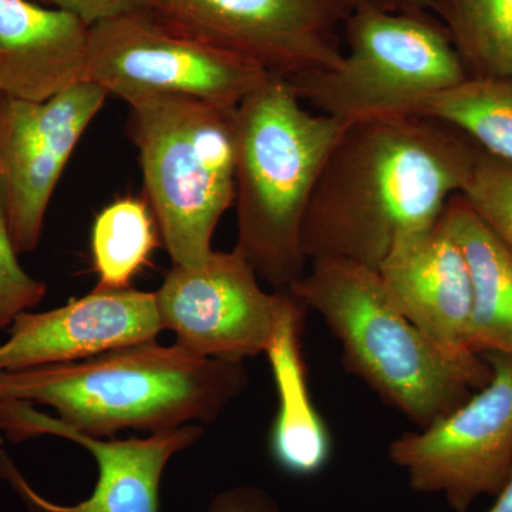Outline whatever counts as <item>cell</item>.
I'll return each instance as SVG.
<instances>
[{
  "label": "cell",
  "mask_w": 512,
  "mask_h": 512,
  "mask_svg": "<svg viewBox=\"0 0 512 512\" xmlns=\"http://www.w3.org/2000/svg\"><path fill=\"white\" fill-rule=\"evenodd\" d=\"M268 77L256 64L188 35L144 5L90 26L87 82L126 103L183 96L235 109Z\"/></svg>",
  "instance_id": "52a82bcc"
},
{
  "label": "cell",
  "mask_w": 512,
  "mask_h": 512,
  "mask_svg": "<svg viewBox=\"0 0 512 512\" xmlns=\"http://www.w3.org/2000/svg\"><path fill=\"white\" fill-rule=\"evenodd\" d=\"M481 148L430 117L349 126L323 167L302 225V251L379 269L399 242L440 221Z\"/></svg>",
  "instance_id": "6da1fadb"
},
{
  "label": "cell",
  "mask_w": 512,
  "mask_h": 512,
  "mask_svg": "<svg viewBox=\"0 0 512 512\" xmlns=\"http://www.w3.org/2000/svg\"><path fill=\"white\" fill-rule=\"evenodd\" d=\"M0 345V373L77 362L156 340L163 332L156 293L97 286L46 312H23Z\"/></svg>",
  "instance_id": "4fadbf2b"
},
{
  "label": "cell",
  "mask_w": 512,
  "mask_h": 512,
  "mask_svg": "<svg viewBox=\"0 0 512 512\" xmlns=\"http://www.w3.org/2000/svg\"><path fill=\"white\" fill-rule=\"evenodd\" d=\"M353 9H386L396 10L387 0H349Z\"/></svg>",
  "instance_id": "4316f807"
},
{
  "label": "cell",
  "mask_w": 512,
  "mask_h": 512,
  "mask_svg": "<svg viewBox=\"0 0 512 512\" xmlns=\"http://www.w3.org/2000/svg\"><path fill=\"white\" fill-rule=\"evenodd\" d=\"M188 35L242 57L286 82L335 67L349 0H143Z\"/></svg>",
  "instance_id": "9c48e42d"
},
{
  "label": "cell",
  "mask_w": 512,
  "mask_h": 512,
  "mask_svg": "<svg viewBox=\"0 0 512 512\" xmlns=\"http://www.w3.org/2000/svg\"><path fill=\"white\" fill-rule=\"evenodd\" d=\"M325 320L343 365L420 429L461 406L491 379L483 356L451 359L397 311L376 269L320 258L289 288Z\"/></svg>",
  "instance_id": "277c9868"
},
{
  "label": "cell",
  "mask_w": 512,
  "mask_h": 512,
  "mask_svg": "<svg viewBox=\"0 0 512 512\" xmlns=\"http://www.w3.org/2000/svg\"><path fill=\"white\" fill-rule=\"evenodd\" d=\"M495 497H497V501L487 512H512V473L503 490Z\"/></svg>",
  "instance_id": "484cf974"
},
{
  "label": "cell",
  "mask_w": 512,
  "mask_h": 512,
  "mask_svg": "<svg viewBox=\"0 0 512 512\" xmlns=\"http://www.w3.org/2000/svg\"><path fill=\"white\" fill-rule=\"evenodd\" d=\"M404 318L451 359L470 362L473 293L466 261L441 222L403 239L377 269Z\"/></svg>",
  "instance_id": "5bb4252c"
},
{
  "label": "cell",
  "mask_w": 512,
  "mask_h": 512,
  "mask_svg": "<svg viewBox=\"0 0 512 512\" xmlns=\"http://www.w3.org/2000/svg\"><path fill=\"white\" fill-rule=\"evenodd\" d=\"M396 10L402 12H430L433 0H387Z\"/></svg>",
  "instance_id": "d4e9b609"
},
{
  "label": "cell",
  "mask_w": 512,
  "mask_h": 512,
  "mask_svg": "<svg viewBox=\"0 0 512 512\" xmlns=\"http://www.w3.org/2000/svg\"><path fill=\"white\" fill-rule=\"evenodd\" d=\"M467 77L433 13L353 9L339 63L288 83L303 103L352 126L419 116L429 101Z\"/></svg>",
  "instance_id": "8992f818"
},
{
  "label": "cell",
  "mask_w": 512,
  "mask_h": 512,
  "mask_svg": "<svg viewBox=\"0 0 512 512\" xmlns=\"http://www.w3.org/2000/svg\"><path fill=\"white\" fill-rule=\"evenodd\" d=\"M419 116L458 128L484 153L512 164V74L467 77L429 101Z\"/></svg>",
  "instance_id": "ac0fdd59"
},
{
  "label": "cell",
  "mask_w": 512,
  "mask_h": 512,
  "mask_svg": "<svg viewBox=\"0 0 512 512\" xmlns=\"http://www.w3.org/2000/svg\"><path fill=\"white\" fill-rule=\"evenodd\" d=\"M0 434L13 444L42 436L62 437L89 450L99 467L96 487L87 500L56 504L37 493L6 451L0 450V480L8 481L32 512H160L165 467L175 454L194 446L204 429L187 424L143 439H101L69 429L57 417L36 410L35 404L0 400Z\"/></svg>",
  "instance_id": "7c38bea8"
},
{
  "label": "cell",
  "mask_w": 512,
  "mask_h": 512,
  "mask_svg": "<svg viewBox=\"0 0 512 512\" xmlns=\"http://www.w3.org/2000/svg\"><path fill=\"white\" fill-rule=\"evenodd\" d=\"M303 318V306L296 301L279 322L265 352L279 399L269 447L275 463L298 477L319 473L332 450L329 431L309 392L301 343Z\"/></svg>",
  "instance_id": "2e32d148"
},
{
  "label": "cell",
  "mask_w": 512,
  "mask_h": 512,
  "mask_svg": "<svg viewBox=\"0 0 512 512\" xmlns=\"http://www.w3.org/2000/svg\"><path fill=\"white\" fill-rule=\"evenodd\" d=\"M146 201L173 265L197 268L235 200V109L183 96L127 101Z\"/></svg>",
  "instance_id": "5b68a950"
},
{
  "label": "cell",
  "mask_w": 512,
  "mask_h": 512,
  "mask_svg": "<svg viewBox=\"0 0 512 512\" xmlns=\"http://www.w3.org/2000/svg\"><path fill=\"white\" fill-rule=\"evenodd\" d=\"M483 357L491 379L480 392L387 450L414 493L441 494L456 512L483 495L495 497L512 473V355Z\"/></svg>",
  "instance_id": "ba28073f"
},
{
  "label": "cell",
  "mask_w": 512,
  "mask_h": 512,
  "mask_svg": "<svg viewBox=\"0 0 512 512\" xmlns=\"http://www.w3.org/2000/svg\"><path fill=\"white\" fill-rule=\"evenodd\" d=\"M107 97L87 80L39 103L0 94V188L19 255L39 245L64 168Z\"/></svg>",
  "instance_id": "8fae6325"
},
{
  "label": "cell",
  "mask_w": 512,
  "mask_h": 512,
  "mask_svg": "<svg viewBox=\"0 0 512 512\" xmlns=\"http://www.w3.org/2000/svg\"><path fill=\"white\" fill-rule=\"evenodd\" d=\"M248 383L242 362L150 340L77 362L0 373V400L50 407L69 429L110 439L126 429L151 434L211 423Z\"/></svg>",
  "instance_id": "7a4b0ae2"
},
{
  "label": "cell",
  "mask_w": 512,
  "mask_h": 512,
  "mask_svg": "<svg viewBox=\"0 0 512 512\" xmlns=\"http://www.w3.org/2000/svg\"><path fill=\"white\" fill-rule=\"evenodd\" d=\"M466 261L473 293L470 348L476 355L505 352L512 355V256L456 194L440 218Z\"/></svg>",
  "instance_id": "e0dca14e"
},
{
  "label": "cell",
  "mask_w": 512,
  "mask_h": 512,
  "mask_svg": "<svg viewBox=\"0 0 512 512\" xmlns=\"http://www.w3.org/2000/svg\"><path fill=\"white\" fill-rule=\"evenodd\" d=\"M18 256L0 188V330L8 329L20 313L39 305L47 292L45 282L28 274Z\"/></svg>",
  "instance_id": "7402d4cb"
},
{
  "label": "cell",
  "mask_w": 512,
  "mask_h": 512,
  "mask_svg": "<svg viewBox=\"0 0 512 512\" xmlns=\"http://www.w3.org/2000/svg\"><path fill=\"white\" fill-rule=\"evenodd\" d=\"M208 512H285L274 498L254 485H238L215 495Z\"/></svg>",
  "instance_id": "cb8c5ba5"
},
{
  "label": "cell",
  "mask_w": 512,
  "mask_h": 512,
  "mask_svg": "<svg viewBox=\"0 0 512 512\" xmlns=\"http://www.w3.org/2000/svg\"><path fill=\"white\" fill-rule=\"evenodd\" d=\"M468 77L512 74V0H433Z\"/></svg>",
  "instance_id": "d6986e66"
},
{
  "label": "cell",
  "mask_w": 512,
  "mask_h": 512,
  "mask_svg": "<svg viewBox=\"0 0 512 512\" xmlns=\"http://www.w3.org/2000/svg\"><path fill=\"white\" fill-rule=\"evenodd\" d=\"M157 224L146 200L121 198L97 215L92 231L99 288H128L157 248Z\"/></svg>",
  "instance_id": "ffe728a7"
},
{
  "label": "cell",
  "mask_w": 512,
  "mask_h": 512,
  "mask_svg": "<svg viewBox=\"0 0 512 512\" xmlns=\"http://www.w3.org/2000/svg\"><path fill=\"white\" fill-rule=\"evenodd\" d=\"M460 194L512 256V164L481 150Z\"/></svg>",
  "instance_id": "44dd1931"
},
{
  "label": "cell",
  "mask_w": 512,
  "mask_h": 512,
  "mask_svg": "<svg viewBox=\"0 0 512 512\" xmlns=\"http://www.w3.org/2000/svg\"><path fill=\"white\" fill-rule=\"evenodd\" d=\"M90 26L32 0H0V94L46 101L86 82Z\"/></svg>",
  "instance_id": "9a60e30c"
},
{
  "label": "cell",
  "mask_w": 512,
  "mask_h": 512,
  "mask_svg": "<svg viewBox=\"0 0 512 512\" xmlns=\"http://www.w3.org/2000/svg\"><path fill=\"white\" fill-rule=\"evenodd\" d=\"M349 126L306 109L289 83L274 76L235 110V248L276 291L288 292L306 272L303 218Z\"/></svg>",
  "instance_id": "3957f363"
},
{
  "label": "cell",
  "mask_w": 512,
  "mask_h": 512,
  "mask_svg": "<svg viewBox=\"0 0 512 512\" xmlns=\"http://www.w3.org/2000/svg\"><path fill=\"white\" fill-rule=\"evenodd\" d=\"M32 2L72 13L89 26L143 6V0H32Z\"/></svg>",
  "instance_id": "603a6c76"
},
{
  "label": "cell",
  "mask_w": 512,
  "mask_h": 512,
  "mask_svg": "<svg viewBox=\"0 0 512 512\" xmlns=\"http://www.w3.org/2000/svg\"><path fill=\"white\" fill-rule=\"evenodd\" d=\"M258 279L238 248L214 251L197 268L173 265L154 292L161 325L192 355L242 362L265 353L296 299L264 291Z\"/></svg>",
  "instance_id": "30bf717a"
}]
</instances>
